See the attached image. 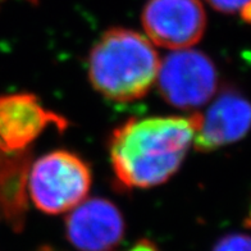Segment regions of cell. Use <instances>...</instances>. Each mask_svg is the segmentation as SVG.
<instances>
[{"label": "cell", "mask_w": 251, "mask_h": 251, "mask_svg": "<svg viewBox=\"0 0 251 251\" xmlns=\"http://www.w3.org/2000/svg\"><path fill=\"white\" fill-rule=\"evenodd\" d=\"M199 119L200 113L129 119L114 129L110 163L119 183L127 188H149L168 181L194 141Z\"/></svg>", "instance_id": "obj_1"}, {"label": "cell", "mask_w": 251, "mask_h": 251, "mask_svg": "<svg viewBox=\"0 0 251 251\" xmlns=\"http://www.w3.org/2000/svg\"><path fill=\"white\" fill-rule=\"evenodd\" d=\"M159 68L160 60L151 41L128 28H110L90 51V82L113 101L145 96L156 82Z\"/></svg>", "instance_id": "obj_2"}, {"label": "cell", "mask_w": 251, "mask_h": 251, "mask_svg": "<svg viewBox=\"0 0 251 251\" xmlns=\"http://www.w3.org/2000/svg\"><path fill=\"white\" fill-rule=\"evenodd\" d=\"M27 186L36 208L47 214H60L86 199L91 187V171L76 154L56 150L33 163Z\"/></svg>", "instance_id": "obj_3"}, {"label": "cell", "mask_w": 251, "mask_h": 251, "mask_svg": "<svg viewBox=\"0 0 251 251\" xmlns=\"http://www.w3.org/2000/svg\"><path fill=\"white\" fill-rule=\"evenodd\" d=\"M156 81L163 99L181 109L205 105L215 95L219 82L212 59L191 49L175 50L165 56Z\"/></svg>", "instance_id": "obj_4"}, {"label": "cell", "mask_w": 251, "mask_h": 251, "mask_svg": "<svg viewBox=\"0 0 251 251\" xmlns=\"http://www.w3.org/2000/svg\"><path fill=\"white\" fill-rule=\"evenodd\" d=\"M141 21L150 41L171 50L190 49L201 40L206 27L200 0H149Z\"/></svg>", "instance_id": "obj_5"}, {"label": "cell", "mask_w": 251, "mask_h": 251, "mask_svg": "<svg viewBox=\"0 0 251 251\" xmlns=\"http://www.w3.org/2000/svg\"><path fill=\"white\" fill-rule=\"evenodd\" d=\"M67 237L79 251H110L125 235V221L116 205L101 198L83 200L66 219Z\"/></svg>", "instance_id": "obj_6"}, {"label": "cell", "mask_w": 251, "mask_h": 251, "mask_svg": "<svg viewBox=\"0 0 251 251\" xmlns=\"http://www.w3.org/2000/svg\"><path fill=\"white\" fill-rule=\"evenodd\" d=\"M64 131L68 121L47 109L33 94L0 95V140L10 150H26L45 128Z\"/></svg>", "instance_id": "obj_7"}, {"label": "cell", "mask_w": 251, "mask_h": 251, "mask_svg": "<svg viewBox=\"0 0 251 251\" xmlns=\"http://www.w3.org/2000/svg\"><path fill=\"white\" fill-rule=\"evenodd\" d=\"M250 129L251 102L236 90H225L209 109L200 114L194 146L198 151H213L237 142Z\"/></svg>", "instance_id": "obj_8"}, {"label": "cell", "mask_w": 251, "mask_h": 251, "mask_svg": "<svg viewBox=\"0 0 251 251\" xmlns=\"http://www.w3.org/2000/svg\"><path fill=\"white\" fill-rule=\"evenodd\" d=\"M28 172L27 149L10 150L0 140V214L16 231L25 226Z\"/></svg>", "instance_id": "obj_9"}, {"label": "cell", "mask_w": 251, "mask_h": 251, "mask_svg": "<svg viewBox=\"0 0 251 251\" xmlns=\"http://www.w3.org/2000/svg\"><path fill=\"white\" fill-rule=\"evenodd\" d=\"M213 251H251V236L245 233H231L222 237Z\"/></svg>", "instance_id": "obj_10"}, {"label": "cell", "mask_w": 251, "mask_h": 251, "mask_svg": "<svg viewBox=\"0 0 251 251\" xmlns=\"http://www.w3.org/2000/svg\"><path fill=\"white\" fill-rule=\"evenodd\" d=\"M208 3L218 12L233 14L237 12L241 13V10L251 3V0H208Z\"/></svg>", "instance_id": "obj_11"}, {"label": "cell", "mask_w": 251, "mask_h": 251, "mask_svg": "<svg viewBox=\"0 0 251 251\" xmlns=\"http://www.w3.org/2000/svg\"><path fill=\"white\" fill-rule=\"evenodd\" d=\"M128 251H159V249L149 240H140Z\"/></svg>", "instance_id": "obj_12"}, {"label": "cell", "mask_w": 251, "mask_h": 251, "mask_svg": "<svg viewBox=\"0 0 251 251\" xmlns=\"http://www.w3.org/2000/svg\"><path fill=\"white\" fill-rule=\"evenodd\" d=\"M241 17L245 22L251 24V3L249 4V5H246V7L241 10Z\"/></svg>", "instance_id": "obj_13"}, {"label": "cell", "mask_w": 251, "mask_h": 251, "mask_svg": "<svg viewBox=\"0 0 251 251\" xmlns=\"http://www.w3.org/2000/svg\"><path fill=\"white\" fill-rule=\"evenodd\" d=\"M36 251H55V250L51 248H49V246H45V248H40L39 250H36Z\"/></svg>", "instance_id": "obj_14"}]
</instances>
